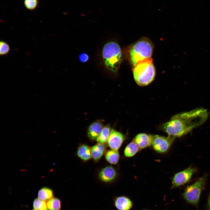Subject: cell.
Masks as SVG:
<instances>
[{
    "label": "cell",
    "mask_w": 210,
    "mask_h": 210,
    "mask_svg": "<svg viewBox=\"0 0 210 210\" xmlns=\"http://www.w3.org/2000/svg\"><path fill=\"white\" fill-rule=\"evenodd\" d=\"M124 140V136L122 133L114 129H111L107 143L111 149L118 150Z\"/></svg>",
    "instance_id": "ba28073f"
},
{
    "label": "cell",
    "mask_w": 210,
    "mask_h": 210,
    "mask_svg": "<svg viewBox=\"0 0 210 210\" xmlns=\"http://www.w3.org/2000/svg\"><path fill=\"white\" fill-rule=\"evenodd\" d=\"M206 179V176H203L186 188L183 196L188 203L196 206H198L202 191L205 186Z\"/></svg>",
    "instance_id": "5b68a950"
},
{
    "label": "cell",
    "mask_w": 210,
    "mask_h": 210,
    "mask_svg": "<svg viewBox=\"0 0 210 210\" xmlns=\"http://www.w3.org/2000/svg\"><path fill=\"white\" fill-rule=\"evenodd\" d=\"M105 144L98 143L91 148V158L95 161H99L105 152Z\"/></svg>",
    "instance_id": "4fadbf2b"
},
{
    "label": "cell",
    "mask_w": 210,
    "mask_h": 210,
    "mask_svg": "<svg viewBox=\"0 0 210 210\" xmlns=\"http://www.w3.org/2000/svg\"><path fill=\"white\" fill-rule=\"evenodd\" d=\"M78 157L84 161H87L91 158V148L88 146L82 144L78 148L77 152Z\"/></svg>",
    "instance_id": "5bb4252c"
},
{
    "label": "cell",
    "mask_w": 210,
    "mask_h": 210,
    "mask_svg": "<svg viewBox=\"0 0 210 210\" xmlns=\"http://www.w3.org/2000/svg\"><path fill=\"white\" fill-rule=\"evenodd\" d=\"M153 49L152 42L144 38L134 43L129 51L130 61L133 67L139 62L151 58Z\"/></svg>",
    "instance_id": "277c9868"
},
{
    "label": "cell",
    "mask_w": 210,
    "mask_h": 210,
    "mask_svg": "<svg viewBox=\"0 0 210 210\" xmlns=\"http://www.w3.org/2000/svg\"><path fill=\"white\" fill-rule=\"evenodd\" d=\"M114 205L118 210H130L132 207L133 203L128 197L122 196L115 199Z\"/></svg>",
    "instance_id": "7c38bea8"
},
{
    "label": "cell",
    "mask_w": 210,
    "mask_h": 210,
    "mask_svg": "<svg viewBox=\"0 0 210 210\" xmlns=\"http://www.w3.org/2000/svg\"><path fill=\"white\" fill-rule=\"evenodd\" d=\"M133 73L134 80L139 85L146 86L150 83L155 75V68L152 58L137 63L133 67Z\"/></svg>",
    "instance_id": "7a4b0ae2"
},
{
    "label": "cell",
    "mask_w": 210,
    "mask_h": 210,
    "mask_svg": "<svg viewBox=\"0 0 210 210\" xmlns=\"http://www.w3.org/2000/svg\"><path fill=\"white\" fill-rule=\"evenodd\" d=\"M105 158L106 161L109 163L116 164L119 161L120 155L117 150L111 149L106 152Z\"/></svg>",
    "instance_id": "9a60e30c"
},
{
    "label": "cell",
    "mask_w": 210,
    "mask_h": 210,
    "mask_svg": "<svg viewBox=\"0 0 210 210\" xmlns=\"http://www.w3.org/2000/svg\"><path fill=\"white\" fill-rule=\"evenodd\" d=\"M32 210H36V209H32Z\"/></svg>",
    "instance_id": "d4e9b609"
},
{
    "label": "cell",
    "mask_w": 210,
    "mask_h": 210,
    "mask_svg": "<svg viewBox=\"0 0 210 210\" xmlns=\"http://www.w3.org/2000/svg\"><path fill=\"white\" fill-rule=\"evenodd\" d=\"M111 129L109 124L104 126L96 141L98 143L105 144L107 142L109 137Z\"/></svg>",
    "instance_id": "e0dca14e"
},
{
    "label": "cell",
    "mask_w": 210,
    "mask_h": 210,
    "mask_svg": "<svg viewBox=\"0 0 210 210\" xmlns=\"http://www.w3.org/2000/svg\"><path fill=\"white\" fill-rule=\"evenodd\" d=\"M24 3L27 9L32 10L38 6V0H24Z\"/></svg>",
    "instance_id": "7402d4cb"
},
{
    "label": "cell",
    "mask_w": 210,
    "mask_h": 210,
    "mask_svg": "<svg viewBox=\"0 0 210 210\" xmlns=\"http://www.w3.org/2000/svg\"><path fill=\"white\" fill-rule=\"evenodd\" d=\"M10 51L8 44L6 42L1 41L0 42V55L1 56L7 55Z\"/></svg>",
    "instance_id": "44dd1931"
},
{
    "label": "cell",
    "mask_w": 210,
    "mask_h": 210,
    "mask_svg": "<svg viewBox=\"0 0 210 210\" xmlns=\"http://www.w3.org/2000/svg\"><path fill=\"white\" fill-rule=\"evenodd\" d=\"M102 57L106 67L113 72H116L122 59L121 48L118 44L113 42L106 43L103 49Z\"/></svg>",
    "instance_id": "3957f363"
},
{
    "label": "cell",
    "mask_w": 210,
    "mask_h": 210,
    "mask_svg": "<svg viewBox=\"0 0 210 210\" xmlns=\"http://www.w3.org/2000/svg\"><path fill=\"white\" fill-rule=\"evenodd\" d=\"M174 137L169 136L165 137L157 135H152V145L153 148L159 153L166 152L171 145Z\"/></svg>",
    "instance_id": "8992f818"
},
{
    "label": "cell",
    "mask_w": 210,
    "mask_h": 210,
    "mask_svg": "<svg viewBox=\"0 0 210 210\" xmlns=\"http://www.w3.org/2000/svg\"><path fill=\"white\" fill-rule=\"evenodd\" d=\"M49 210H60L61 204L60 200L56 197H53L47 202Z\"/></svg>",
    "instance_id": "d6986e66"
},
{
    "label": "cell",
    "mask_w": 210,
    "mask_h": 210,
    "mask_svg": "<svg viewBox=\"0 0 210 210\" xmlns=\"http://www.w3.org/2000/svg\"><path fill=\"white\" fill-rule=\"evenodd\" d=\"M139 149L137 144L133 141L130 142L125 147L124 152V155L127 157H132L139 151Z\"/></svg>",
    "instance_id": "ac0fdd59"
},
{
    "label": "cell",
    "mask_w": 210,
    "mask_h": 210,
    "mask_svg": "<svg viewBox=\"0 0 210 210\" xmlns=\"http://www.w3.org/2000/svg\"><path fill=\"white\" fill-rule=\"evenodd\" d=\"M79 60L82 62H87L89 59L88 55L86 53H83L80 54L79 56Z\"/></svg>",
    "instance_id": "603a6c76"
},
{
    "label": "cell",
    "mask_w": 210,
    "mask_h": 210,
    "mask_svg": "<svg viewBox=\"0 0 210 210\" xmlns=\"http://www.w3.org/2000/svg\"><path fill=\"white\" fill-rule=\"evenodd\" d=\"M195 168L188 167L176 173L172 180V188L178 187L188 182L196 172Z\"/></svg>",
    "instance_id": "52a82bcc"
},
{
    "label": "cell",
    "mask_w": 210,
    "mask_h": 210,
    "mask_svg": "<svg viewBox=\"0 0 210 210\" xmlns=\"http://www.w3.org/2000/svg\"><path fill=\"white\" fill-rule=\"evenodd\" d=\"M53 194L52 190L50 188L44 187L38 191V196L39 199L47 202L53 197Z\"/></svg>",
    "instance_id": "2e32d148"
},
{
    "label": "cell",
    "mask_w": 210,
    "mask_h": 210,
    "mask_svg": "<svg viewBox=\"0 0 210 210\" xmlns=\"http://www.w3.org/2000/svg\"><path fill=\"white\" fill-rule=\"evenodd\" d=\"M207 204L208 209L210 210V195L208 197Z\"/></svg>",
    "instance_id": "cb8c5ba5"
},
{
    "label": "cell",
    "mask_w": 210,
    "mask_h": 210,
    "mask_svg": "<svg viewBox=\"0 0 210 210\" xmlns=\"http://www.w3.org/2000/svg\"><path fill=\"white\" fill-rule=\"evenodd\" d=\"M33 205L34 209L37 210H48L47 202L38 198L34 200Z\"/></svg>",
    "instance_id": "ffe728a7"
},
{
    "label": "cell",
    "mask_w": 210,
    "mask_h": 210,
    "mask_svg": "<svg viewBox=\"0 0 210 210\" xmlns=\"http://www.w3.org/2000/svg\"><path fill=\"white\" fill-rule=\"evenodd\" d=\"M208 116L207 111L202 108L182 112L164 124L162 129L169 136L181 137L204 123Z\"/></svg>",
    "instance_id": "6da1fadb"
},
{
    "label": "cell",
    "mask_w": 210,
    "mask_h": 210,
    "mask_svg": "<svg viewBox=\"0 0 210 210\" xmlns=\"http://www.w3.org/2000/svg\"><path fill=\"white\" fill-rule=\"evenodd\" d=\"M117 176L115 169L111 166H107L99 172V177L100 179L105 182H109L113 181Z\"/></svg>",
    "instance_id": "30bf717a"
},
{
    "label": "cell",
    "mask_w": 210,
    "mask_h": 210,
    "mask_svg": "<svg viewBox=\"0 0 210 210\" xmlns=\"http://www.w3.org/2000/svg\"><path fill=\"white\" fill-rule=\"evenodd\" d=\"M133 141L140 149H144L152 145V135L144 133L139 134L135 136Z\"/></svg>",
    "instance_id": "8fae6325"
},
{
    "label": "cell",
    "mask_w": 210,
    "mask_h": 210,
    "mask_svg": "<svg viewBox=\"0 0 210 210\" xmlns=\"http://www.w3.org/2000/svg\"></svg>",
    "instance_id": "484cf974"
},
{
    "label": "cell",
    "mask_w": 210,
    "mask_h": 210,
    "mask_svg": "<svg viewBox=\"0 0 210 210\" xmlns=\"http://www.w3.org/2000/svg\"><path fill=\"white\" fill-rule=\"evenodd\" d=\"M103 122L98 120L93 122L88 126L87 135L92 141L96 140L104 127Z\"/></svg>",
    "instance_id": "9c48e42d"
}]
</instances>
